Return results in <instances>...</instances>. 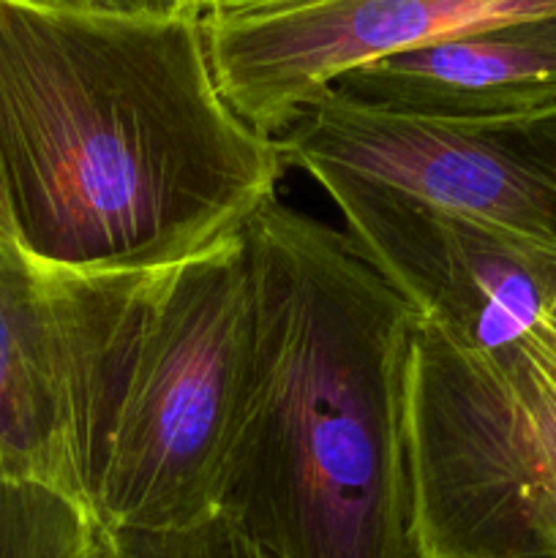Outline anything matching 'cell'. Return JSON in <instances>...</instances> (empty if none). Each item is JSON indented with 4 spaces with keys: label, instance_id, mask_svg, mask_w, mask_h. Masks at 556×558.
Returning a JSON list of instances; mask_svg holds the SVG:
<instances>
[{
    "label": "cell",
    "instance_id": "6da1fadb",
    "mask_svg": "<svg viewBox=\"0 0 556 558\" xmlns=\"http://www.w3.org/2000/svg\"><path fill=\"white\" fill-rule=\"evenodd\" d=\"M276 140L218 90L202 16L114 20L0 0V194L38 265H174L276 199Z\"/></svg>",
    "mask_w": 556,
    "mask_h": 558
},
{
    "label": "cell",
    "instance_id": "7a4b0ae2",
    "mask_svg": "<svg viewBox=\"0 0 556 558\" xmlns=\"http://www.w3.org/2000/svg\"><path fill=\"white\" fill-rule=\"evenodd\" d=\"M218 512L267 558H425L409 379L418 314L330 223L270 199Z\"/></svg>",
    "mask_w": 556,
    "mask_h": 558
},
{
    "label": "cell",
    "instance_id": "3957f363",
    "mask_svg": "<svg viewBox=\"0 0 556 558\" xmlns=\"http://www.w3.org/2000/svg\"><path fill=\"white\" fill-rule=\"evenodd\" d=\"M251 332L245 229L156 270L65 272V461L93 526L218 512Z\"/></svg>",
    "mask_w": 556,
    "mask_h": 558
},
{
    "label": "cell",
    "instance_id": "277c9868",
    "mask_svg": "<svg viewBox=\"0 0 556 558\" xmlns=\"http://www.w3.org/2000/svg\"><path fill=\"white\" fill-rule=\"evenodd\" d=\"M409 430L425 558H556V303L488 354L418 322Z\"/></svg>",
    "mask_w": 556,
    "mask_h": 558
},
{
    "label": "cell",
    "instance_id": "5b68a950",
    "mask_svg": "<svg viewBox=\"0 0 556 558\" xmlns=\"http://www.w3.org/2000/svg\"><path fill=\"white\" fill-rule=\"evenodd\" d=\"M354 248L425 327L463 352L521 341L556 303V251L338 167H305Z\"/></svg>",
    "mask_w": 556,
    "mask_h": 558
},
{
    "label": "cell",
    "instance_id": "8992f818",
    "mask_svg": "<svg viewBox=\"0 0 556 558\" xmlns=\"http://www.w3.org/2000/svg\"><path fill=\"white\" fill-rule=\"evenodd\" d=\"M276 145L287 167H338L556 251V114L428 120L319 96Z\"/></svg>",
    "mask_w": 556,
    "mask_h": 558
},
{
    "label": "cell",
    "instance_id": "52a82bcc",
    "mask_svg": "<svg viewBox=\"0 0 556 558\" xmlns=\"http://www.w3.org/2000/svg\"><path fill=\"white\" fill-rule=\"evenodd\" d=\"M556 14V0H294L202 14L218 90L276 140L338 76L496 22Z\"/></svg>",
    "mask_w": 556,
    "mask_h": 558
},
{
    "label": "cell",
    "instance_id": "ba28073f",
    "mask_svg": "<svg viewBox=\"0 0 556 558\" xmlns=\"http://www.w3.org/2000/svg\"><path fill=\"white\" fill-rule=\"evenodd\" d=\"M322 96L428 120L556 114V14L496 22L338 76Z\"/></svg>",
    "mask_w": 556,
    "mask_h": 558
},
{
    "label": "cell",
    "instance_id": "9c48e42d",
    "mask_svg": "<svg viewBox=\"0 0 556 558\" xmlns=\"http://www.w3.org/2000/svg\"><path fill=\"white\" fill-rule=\"evenodd\" d=\"M0 477L69 490L63 270L0 234Z\"/></svg>",
    "mask_w": 556,
    "mask_h": 558
},
{
    "label": "cell",
    "instance_id": "30bf717a",
    "mask_svg": "<svg viewBox=\"0 0 556 558\" xmlns=\"http://www.w3.org/2000/svg\"><path fill=\"white\" fill-rule=\"evenodd\" d=\"M0 558H93L90 515L52 485L0 477Z\"/></svg>",
    "mask_w": 556,
    "mask_h": 558
},
{
    "label": "cell",
    "instance_id": "8fae6325",
    "mask_svg": "<svg viewBox=\"0 0 556 558\" xmlns=\"http://www.w3.org/2000/svg\"><path fill=\"white\" fill-rule=\"evenodd\" d=\"M71 14L114 16V20H185L202 16L205 0H33Z\"/></svg>",
    "mask_w": 556,
    "mask_h": 558
},
{
    "label": "cell",
    "instance_id": "7c38bea8",
    "mask_svg": "<svg viewBox=\"0 0 556 558\" xmlns=\"http://www.w3.org/2000/svg\"><path fill=\"white\" fill-rule=\"evenodd\" d=\"M185 537H189L194 558H267L221 512H213L202 521L189 523Z\"/></svg>",
    "mask_w": 556,
    "mask_h": 558
},
{
    "label": "cell",
    "instance_id": "4fadbf2b",
    "mask_svg": "<svg viewBox=\"0 0 556 558\" xmlns=\"http://www.w3.org/2000/svg\"><path fill=\"white\" fill-rule=\"evenodd\" d=\"M281 3H294V0H205V11H202V14H210V11L259 9V5H281Z\"/></svg>",
    "mask_w": 556,
    "mask_h": 558
},
{
    "label": "cell",
    "instance_id": "5bb4252c",
    "mask_svg": "<svg viewBox=\"0 0 556 558\" xmlns=\"http://www.w3.org/2000/svg\"><path fill=\"white\" fill-rule=\"evenodd\" d=\"M0 234H5V238H11L9 216H5V205H3V194H0Z\"/></svg>",
    "mask_w": 556,
    "mask_h": 558
}]
</instances>
